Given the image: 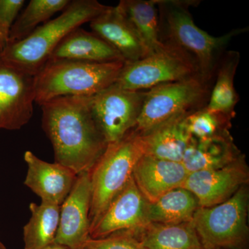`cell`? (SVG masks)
Segmentation results:
<instances>
[{
    "instance_id": "22",
    "label": "cell",
    "mask_w": 249,
    "mask_h": 249,
    "mask_svg": "<svg viewBox=\"0 0 249 249\" xmlns=\"http://www.w3.org/2000/svg\"><path fill=\"white\" fill-rule=\"evenodd\" d=\"M138 34L147 55L164 46L160 38L157 0H121L117 5Z\"/></svg>"
},
{
    "instance_id": "5",
    "label": "cell",
    "mask_w": 249,
    "mask_h": 249,
    "mask_svg": "<svg viewBox=\"0 0 249 249\" xmlns=\"http://www.w3.org/2000/svg\"><path fill=\"white\" fill-rule=\"evenodd\" d=\"M142 155L140 135L134 129L121 140L107 144L89 172L91 190L90 229L129 182L134 167Z\"/></svg>"
},
{
    "instance_id": "20",
    "label": "cell",
    "mask_w": 249,
    "mask_h": 249,
    "mask_svg": "<svg viewBox=\"0 0 249 249\" xmlns=\"http://www.w3.org/2000/svg\"><path fill=\"white\" fill-rule=\"evenodd\" d=\"M145 249H204L193 221L178 224H149L131 232Z\"/></svg>"
},
{
    "instance_id": "24",
    "label": "cell",
    "mask_w": 249,
    "mask_h": 249,
    "mask_svg": "<svg viewBox=\"0 0 249 249\" xmlns=\"http://www.w3.org/2000/svg\"><path fill=\"white\" fill-rule=\"evenodd\" d=\"M31 217L23 228L24 249H45L55 242L60 206L41 202L29 205Z\"/></svg>"
},
{
    "instance_id": "1",
    "label": "cell",
    "mask_w": 249,
    "mask_h": 249,
    "mask_svg": "<svg viewBox=\"0 0 249 249\" xmlns=\"http://www.w3.org/2000/svg\"><path fill=\"white\" fill-rule=\"evenodd\" d=\"M40 107L55 163L78 175L89 173L107 145L93 119L90 96H62Z\"/></svg>"
},
{
    "instance_id": "27",
    "label": "cell",
    "mask_w": 249,
    "mask_h": 249,
    "mask_svg": "<svg viewBox=\"0 0 249 249\" xmlns=\"http://www.w3.org/2000/svg\"><path fill=\"white\" fill-rule=\"evenodd\" d=\"M81 249H145L129 231L112 234L100 239L89 238Z\"/></svg>"
},
{
    "instance_id": "30",
    "label": "cell",
    "mask_w": 249,
    "mask_h": 249,
    "mask_svg": "<svg viewBox=\"0 0 249 249\" xmlns=\"http://www.w3.org/2000/svg\"><path fill=\"white\" fill-rule=\"evenodd\" d=\"M45 249H70L64 246L58 245V244L53 243L52 245L49 246Z\"/></svg>"
},
{
    "instance_id": "21",
    "label": "cell",
    "mask_w": 249,
    "mask_h": 249,
    "mask_svg": "<svg viewBox=\"0 0 249 249\" xmlns=\"http://www.w3.org/2000/svg\"><path fill=\"white\" fill-rule=\"evenodd\" d=\"M240 61V53L228 51L223 55L214 75L213 83L206 107L212 112L219 113L231 118L235 116L238 94L234 80Z\"/></svg>"
},
{
    "instance_id": "17",
    "label": "cell",
    "mask_w": 249,
    "mask_h": 249,
    "mask_svg": "<svg viewBox=\"0 0 249 249\" xmlns=\"http://www.w3.org/2000/svg\"><path fill=\"white\" fill-rule=\"evenodd\" d=\"M70 60L86 62H124L120 54L106 41L81 28L62 39L48 61Z\"/></svg>"
},
{
    "instance_id": "11",
    "label": "cell",
    "mask_w": 249,
    "mask_h": 249,
    "mask_svg": "<svg viewBox=\"0 0 249 249\" xmlns=\"http://www.w3.org/2000/svg\"><path fill=\"white\" fill-rule=\"evenodd\" d=\"M249 181V167L241 155L222 168L189 173L182 188L196 196L199 207L208 208L230 199Z\"/></svg>"
},
{
    "instance_id": "10",
    "label": "cell",
    "mask_w": 249,
    "mask_h": 249,
    "mask_svg": "<svg viewBox=\"0 0 249 249\" xmlns=\"http://www.w3.org/2000/svg\"><path fill=\"white\" fill-rule=\"evenodd\" d=\"M35 76L0 58V129L19 130L30 121Z\"/></svg>"
},
{
    "instance_id": "16",
    "label": "cell",
    "mask_w": 249,
    "mask_h": 249,
    "mask_svg": "<svg viewBox=\"0 0 249 249\" xmlns=\"http://www.w3.org/2000/svg\"><path fill=\"white\" fill-rule=\"evenodd\" d=\"M188 175L181 162L142 155L134 167L132 178L142 196L153 203L165 193L182 187Z\"/></svg>"
},
{
    "instance_id": "18",
    "label": "cell",
    "mask_w": 249,
    "mask_h": 249,
    "mask_svg": "<svg viewBox=\"0 0 249 249\" xmlns=\"http://www.w3.org/2000/svg\"><path fill=\"white\" fill-rule=\"evenodd\" d=\"M241 155L231 134L204 140L191 138L181 163L191 173L222 168L237 160Z\"/></svg>"
},
{
    "instance_id": "14",
    "label": "cell",
    "mask_w": 249,
    "mask_h": 249,
    "mask_svg": "<svg viewBox=\"0 0 249 249\" xmlns=\"http://www.w3.org/2000/svg\"><path fill=\"white\" fill-rule=\"evenodd\" d=\"M27 173L24 183L41 199V202L61 206L74 186L78 175L58 163L40 160L32 152H25Z\"/></svg>"
},
{
    "instance_id": "19",
    "label": "cell",
    "mask_w": 249,
    "mask_h": 249,
    "mask_svg": "<svg viewBox=\"0 0 249 249\" xmlns=\"http://www.w3.org/2000/svg\"><path fill=\"white\" fill-rule=\"evenodd\" d=\"M185 117L173 119L147 133L139 134L144 155L171 161H182L191 140L183 122Z\"/></svg>"
},
{
    "instance_id": "26",
    "label": "cell",
    "mask_w": 249,
    "mask_h": 249,
    "mask_svg": "<svg viewBox=\"0 0 249 249\" xmlns=\"http://www.w3.org/2000/svg\"><path fill=\"white\" fill-rule=\"evenodd\" d=\"M231 120L230 116L212 112L205 107L188 114L183 122L192 139L204 140L230 134Z\"/></svg>"
},
{
    "instance_id": "3",
    "label": "cell",
    "mask_w": 249,
    "mask_h": 249,
    "mask_svg": "<svg viewBox=\"0 0 249 249\" xmlns=\"http://www.w3.org/2000/svg\"><path fill=\"white\" fill-rule=\"evenodd\" d=\"M106 8L96 0L71 1L58 17L40 25L26 38L7 42L0 52V58L35 76L64 37L85 23L91 22Z\"/></svg>"
},
{
    "instance_id": "2",
    "label": "cell",
    "mask_w": 249,
    "mask_h": 249,
    "mask_svg": "<svg viewBox=\"0 0 249 249\" xmlns=\"http://www.w3.org/2000/svg\"><path fill=\"white\" fill-rule=\"evenodd\" d=\"M162 43L182 51L196 63L199 76L213 83L219 61L231 41L247 31L236 29L224 35H210L196 25L190 8L196 6L193 0H157Z\"/></svg>"
},
{
    "instance_id": "6",
    "label": "cell",
    "mask_w": 249,
    "mask_h": 249,
    "mask_svg": "<svg viewBox=\"0 0 249 249\" xmlns=\"http://www.w3.org/2000/svg\"><path fill=\"white\" fill-rule=\"evenodd\" d=\"M212 85L196 75L147 90L134 130L139 134L147 133L168 121L206 107Z\"/></svg>"
},
{
    "instance_id": "8",
    "label": "cell",
    "mask_w": 249,
    "mask_h": 249,
    "mask_svg": "<svg viewBox=\"0 0 249 249\" xmlns=\"http://www.w3.org/2000/svg\"><path fill=\"white\" fill-rule=\"evenodd\" d=\"M199 75L189 55L172 46L137 61L124 63L115 84L131 91H147L160 85L173 83Z\"/></svg>"
},
{
    "instance_id": "28",
    "label": "cell",
    "mask_w": 249,
    "mask_h": 249,
    "mask_svg": "<svg viewBox=\"0 0 249 249\" xmlns=\"http://www.w3.org/2000/svg\"><path fill=\"white\" fill-rule=\"evenodd\" d=\"M24 3V0H0V20L11 28Z\"/></svg>"
},
{
    "instance_id": "29",
    "label": "cell",
    "mask_w": 249,
    "mask_h": 249,
    "mask_svg": "<svg viewBox=\"0 0 249 249\" xmlns=\"http://www.w3.org/2000/svg\"><path fill=\"white\" fill-rule=\"evenodd\" d=\"M9 26L0 20V52L4 49L9 41Z\"/></svg>"
},
{
    "instance_id": "31",
    "label": "cell",
    "mask_w": 249,
    "mask_h": 249,
    "mask_svg": "<svg viewBox=\"0 0 249 249\" xmlns=\"http://www.w3.org/2000/svg\"><path fill=\"white\" fill-rule=\"evenodd\" d=\"M0 249H7L1 240H0Z\"/></svg>"
},
{
    "instance_id": "25",
    "label": "cell",
    "mask_w": 249,
    "mask_h": 249,
    "mask_svg": "<svg viewBox=\"0 0 249 249\" xmlns=\"http://www.w3.org/2000/svg\"><path fill=\"white\" fill-rule=\"evenodd\" d=\"M70 0H31L27 7L18 15L10 28L8 42H18L26 38L40 27L48 22L54 14L63 11Z\"/></svg>"
},
{
    "instance_id": "9",
    "label": "cell",
    "mask_w": 249,
    "mask_h": 249,
    "mask_svg": "<svg viewBox=\"0 0 249 249\" xmlns=\"http://www.w3.org/2000/svg\"><path fill=\"white\" fill-rule=\"evenodd\" d=\"M145 93L123 89L114 83L90 96L93 119L107 144L121 140L135 128Z\"/></svg>"
},
{
    "instance_id": "13",
    "label": "cell",
    "mask_w": 249,
    "mask_h": 249,
    "mask_svg": "<svg viewBox=\"0 0 249 249\" xmlns=\"http://www.w3.org/2000/svg\"><path fill=\"white\" fill-rule=\"evenodd\" d=\"M91 199L89 174H80L60 206L58 229L54 243L70 249L83 248L90 238Z\"/></svg>"
},
{
    "instance_id": "7",
    "label": "cell",
    "mask_w": 249,
    "mask_h": 249,
    "mask_svg": "<svg viewBox=\"0 0 249 249\" xmlns=\"http://www.w3.org/2000/svg\"><path fill=\"white\" fill-rule=\"evenodd\" d=\"M248 185L221 204L196 210L193 224L204 249H248Z\"/></svg>"
},
{
    "instance_id": "4",
    "label": "cell",
    "mask_w": 249,
    "mask_h": 249,
    "mask_svg": "<svg viewBox=\"0 0 249 249\" xmlns=\"http://www.w3.org/2000/svg\"><path fill=\"white\" fill-rule=\"evenodd\" d=\"M125 62L48 61L35 76L39 106L62 96H92L114 84Z\"/></svg>"
},
{
    "instance_id": "15",
    "label": "cell",
    "mask_w": 249,
    "mask_h": 249,
    "mask_svg": "<svg viewBox=\"0 0 249 249\" xmlns=\"http://www.w3.org/2000/svg\"><path fill=\"white\" fill-rule=\"evenodd\" d=\"M89 23L91 32L115 49L125 63L146 56L142 40L119 6H107Z\"/></svg>"
},
{
    "instance_id": "23",
    "label": "cell",
    "mask_w": 249,
    "mask_h": 249,
    "mask_svg": "<svg viewBox=\"0 0 249 249\" xmlns=\"http://www.w3.org/2000/svg\"><path fill=\"white\" fill-rule=\"evenodd\" d=\"M199 208L196 196L181 187L149 203L147 217L150 224H182L192 222Z\"/></svg>"
},
{
    "instance_id": "12",
    "label": "cell",
    "mask_w": 249,
    "mask_h": 249,
    "mask_svg": "<svg viewBox=\"0 0 249 249\" xmlns=\"http://www.w3.org/2000/svg\"><path fill=\"white\" fill-rule=\"evenodd\" d=\"M149 202L139 191L133 178L111 201L90 229V238L100 239L124 231H137L150 224Z\"/></svg>"
}]
</instances>
